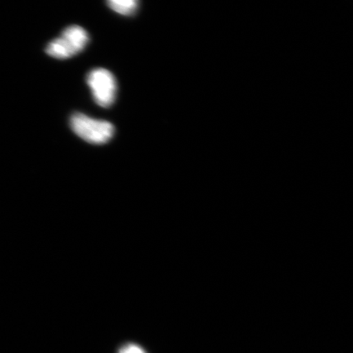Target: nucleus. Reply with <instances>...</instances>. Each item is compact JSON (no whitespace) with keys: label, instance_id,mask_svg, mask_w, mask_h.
Listing matches in <instances>:
<instances>
[{"label":"nucleus","instance_id":"nucleus-4","mask_svg":"<svg viewBox=\"0 0 353 353\" xmlns=\"http://www.w3.org/2000/svg\"><path fill=\"white\" fill-rule=\"evenodd\" d=\"M107 3L113 11L125 16L134 15L139 8L136 0H110Z\"/></svg>","mask_w":353,"mask_h":353},{"label":"nucleus","instance_id":"nucleus-2","mask_svg":"<svg viewBox=\"0 0 353 353\" xmlns=\"http://www.w3.org/2000/svg\"><path fill=\"white\" fill-rule=\"evenodd\" d=\"M90 37L79 26H70L61 37L48 44L46 54L57 59H68L83 50Z\"/></svg>","mask_w":353,"mask_h":353},{"label":"nucleus","instance_id":"nucleus-5","mask_svg":"<svg viewBox=\"0 0 353 353\" xmlns=\"http://www.w3.org/2000/svg\"><path fill=\"white\" fill-rule=\"evenodd\" d=\"M118 353H147L142 347L134 343L126 344L123 346Z\"/></svg>","mask_w":353,"mask_h":353},{"label":"nucleus","instance_id":"nucleus-3","mask_svg":"<svg viewBox=\"0 0 353 353\" xmlns=\"http://www.w3.org/2000/svg\"><path fill=\"white\" fill-rule=\"evenodd\" d=\"M87 83L97 104L104 108L112 107L117 90L116 78L112 72L103 68L92 70L88 74Z\"/></svg>","mask_w":353,"mask_h":353},{"label":"nucleus","instance_id":"nucleus-1","mask_svg":"<svg viewBox=\"0 0 353 353\" xmlns=\"http://www.w3.org/2000/svg\"><path fill=\"white\" fill-rule=\"evenodd\" d=\"M70 125L74 134L91 144L107 143L112 139L114 132L112 123L95 120L79 112L72 114L70 119Z\"/></svg>","mask_w":353,"mask_h":353}]
</instances>
